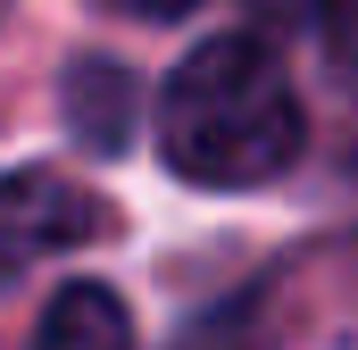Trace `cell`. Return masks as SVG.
Listing matches in <instances>:
<instances>
[{
  "label": "cell",
  "mask_w": 358,
  "mask_h": 350,
  "mask_svg": "<svg viewBox=\"0 0 358 350\" xmlns=\"http://www.w3.org/2000/svg\"><path fill=\"white\" fill-rule=\"evenodd\" d=\"M300 150H308V117L267 34L200 42L159 92V159L200 192L275 183Z\"/></svg>",
  "instance_id": "cell-1"
},
{
  "label": "cell",
  "mask_w": 358,
  "mask_h": 350,
  "mask_svg": "<svg viewBox=\"0 0 358 350\" xmlns=\"http://www.w3.org/2000/svg\"><path fill=\"white\" fill-rule=\"evenodd\" d=\"M92 234H108V200L92 183H76L59 167H8L0 175V292L25 267L59 259V251H84Z\"/></svg>",
  "instance_id": "cell-2"
},
{
  "label": "cell",
  "mask_w": 358,
  "mask_h": 350,
  "mask_svg": "<svg viewBox=\"0 0 358 350\" xmlns=\"http://www.w3.org/2000/svg\"><path fill=\"white\" fill-rule=\"evenodd\" d=\"M25 350H134V317H125V300L108 284H67L42 309Z\"/></svg>",
  "instance_id": "cell-3"
},
{
  "label": "cell",
  "mask_w": 358,
  "mask_h": 350,
  "mask_svg": "<svg viewBox=\"0 0 358 350\" xmlns=\"http://www.w3.org/2000/svg\"><path fill=\"white\" fill-rule=\"evenodd\" d=\"M134 108H142V92H134L125 67H108V59H76L67 67V125L92 150H125L134 142Z\"/></svg>",
  "instance_id": "cell-4"
},
{
  "label": "cell",
  "mask_w": 358,
  "mask_h": 350,
  "mask_svg": "<svg viewBox=\"0 0 358 350\" xmlns=\"http://www.w3.org/2000/svg\"><path fill=\"white\" fill-rule=\"evenodd\" d=\"M317 34H325V59H334V76L358 92V0H334Z\"/></svg>",
  "instance_id": "cell-5"
},
{
  "label": "cell",
  "mask_w": 358,
  "mask_h": 350,
  "mask_svg": "<svg viewBox=\"0 0 358 350\" xmlns=\"http://www.w3.org/2000/svg\"><path fill=\"white\" fill-rule=\"evenodd\" d=\"M176 350H250V309H217V317H200Z\"/></svg>",
  "instance_id": "cell-6"
},
{
  "label": "cell",
  "mask_w": 358,
  "mask_h": 350,
  "mask_svg": "<svg viewBox=\"0 0 358 350\" xmlns=\"http://www.w3.org/2000/svg\"><path fill=\"white\" fill-rule=\"evenodd\" d=\"M100 8H117V17H142V25H167V17H192L200 0H100Z\"/></svg>",
  "instance_id": "cell-7"
},
{
  "label": "cell",
  "mask_w": 358,
  "mask_h": 350,
  "mask_svg": "<svg viewBox=\"0 0 358 350\" xmlns=\"http://www.w3.org/2000/svg\"><path fill=\"white\" fill-rule=\"evenodd\" d=\"M325 8H334V0H259L267 25H325Z\"/></svg>",
  "instance_id": "cell-8"
}]
</instances>
